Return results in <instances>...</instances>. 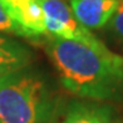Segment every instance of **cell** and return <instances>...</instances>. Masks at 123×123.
Masks as SVG:
<instances>
[{
	"instance_id": "6da1fadb",
	"label": "cell",
	"mask_w": 123,
	"mask_h": 123,
	"mask_svg": "<svg viewBox=\"0 0 123 123\" xmlns=\"http://www.w3.org/2000/svg\"><path fill=\"white\" fill-rule=\"evenodd\" d=\"M47 52L63 87L78 97L105 100L117 96L123 83V57L99 39L69 40L50 38Z\"/></svg>"
},
{
	"instance_id": "7a4b0ae2",
	"label": "cell",
	"mask_w": 123,
	"mask_h": 123,
	"mask_svg": "<svg viewBox=\"0 0 123 123\" xmlns=\"http://www.w3.org/2000/svg\"><path fill=\"white\" fill-rule=\"evenodd\" d=\"M54 108L39 78L21 70L0 78V123H53Z\"/></svg>"
},
{
	"instance_id": "3957f363",
	"label": "cell",
	"mask_w": 123,
	"mask_h": 123,
	"mask_svg": "<svg viewBox=\"0 0 123 123\" xmlns=\"http://www.w3.org/2000/svg\"><path fill=\"white\" fill-rule=\"evenodd\" d=\"M44 12V21L48 35L69 40H93L96 39L89 29L84 28L64 0H39Z\"/></svg>"
},
{
	"instance_id": "277c9868",
	"label": "cell",
	"mask_w": 123,
	"mask_h": 123,
	"mask_svg": "<svg viewBox=\"0 0 123 123\" xmlns=\"http://www.w3.org/2000/svg\"><path fill=\"white\" fill-rule=\"evenodd\" d=\"M21 37L48 35L44 12L39 0H1Z\"/></svg>"
},
{
	"instance_id": "5b68a950",
	"label": "cell",
	"mask_w": 123,
	"mask_h": 123,
	"mask_svg": "<svg viewBox=\"0 0 123 123\" xmlns=\"http://www.w3.org/2000/svg\"><path fill=\"white\" fill-rule=\"evenodd\" d=\"M119 0H70L75 19L87 29H100L109 23Z\"/></svg>"
},
{
	"instance_id": "8992f818",
	"label": "cell",
	"mask_w": 123,
	"mask_h": 123,
	"mask_svg": "<svg viewBox=\"0 0 123 123\" xmlns=\"http://www.w3.org/2000/svg\"><path fill=\"white\" fill-rule=\"evenodd\" d=\"M58 123H114L108 105L93 102H75Z\"/></svg>"
},
{
	"instance_id": "52a82bcc",
	"label": "cell",
	"mask_w": 123,
	"mask_h": 123,
	"mask_svg": "<svg viewBox=\"0 0 123 123\" xmlns=\"http://www.w3.org/2000/svg\"><path fill=\"white\" fill-rule=\"evenodd\" d=\"M30 62V53L21 44L0 37V78L24 69Z\"/></svg>"
},
{
	"instance_id": "ba28073f",
	"label": "cell",
	"mask_w": 123,
	"mask_h": 123,
	"mask_svg": "<svg viewBox=\"0 0 123 123\" xmlns=\"http://www.w3.org/2000/svg\"><path fill=\"white\" fill-rule=\"evenodd\" d=\"M109 28L117 37L123 40V0H119L118 6L109 20Z\"/></svg>"
},
{
	"instance_id": "9c48e42d",
	"label": "cell",
	"mask_w": 123,
	"mask_h": 123,
	"mask_svg": "<svg viewBox=\"0 0 123 123\" xmlns=\"http://www.w3.org/2000/svg\"><path fill=\"white\" fill-rule=\"evenodd\" d=\"M0 33H15V34H18L16 25L10 18L1 0H0Z\"/></svg>"
}]
</instances>
